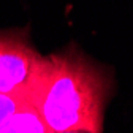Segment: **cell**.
Segmentation results:
<instances>
[{
    "instance_id": "obj_1",
    "label": "cell",
    "mask_w": 133,
    "mask_h": 133,
    "mask_svg": "<svg viewBox=\"0 0 133 133\" xmlns=\"http://www.w3.org/2000/svg\"><path fill=\"white\" fill-rule=\"evenodd\" d=\"M112 90V76L106 66L68 44L44 56L33 106L56 133H102Z\"/></svg>"
},
{
    "instance_id": "obj_2",
    "label": "cell",
    "mask_w": 133,
    "mask_h": 133,
    "mask_svg": "<svg viewBox=\"0 0 133 133\" xmlns=\"http://www.w3.org/2000/svg\"><path fill=\"white\" fill-rule=\"evenodd\" d=\"M43 62L29 27L0 30V94L25 95L33 102Z\"/></svg>"
},
{
    "instance_id": "obj_3",
    "label": "cell",
    "mask_w": 133,
    "mask_h": 133,
    "mask_svg": "<svg viewBox=\"0 0 133 133\" xmlns=\"http://www.w3.org/2000/svg\"><path fill=\"white\" fill-rule=\"evenodd\" d=\"M0 133H52V130L48 127L40 111L29 105L13 112L0 125Z\"/></svg>"
},
{
    "instance_id": "obj_4",
    "label": "cell",
    "mask_w": 133,
    "mask_h": 133,
    "mask_svg": "<svg viewBox=\"0 0 133 133\" xmlns=\"http://www.w3.org/2000/svg\"><path fill=\"white\" fill-rule=\"evenodd\" d=\"M29 105H33L30 97L0 94V125L8 119L13 112H16L18 109H22Z\"/></svg>"
},
{
    "instance_id": "obj_5",
    "label": "cell",
    "mask_w": 133,
    "mask_h": 133,
    "mask_svg": "<svg viewBox=\"0 0 133 133\" xmlns=\"http://www.w3.org/2000/svg\"><path fill=\"white\" fill-rule=\"evenodd\" d=\"M56 133V131H52ZM60 133H89V131H60Z\"/></svg>"
}]
</instances>
